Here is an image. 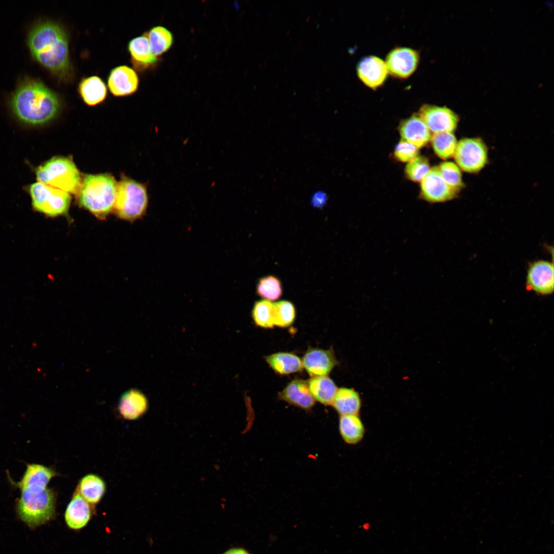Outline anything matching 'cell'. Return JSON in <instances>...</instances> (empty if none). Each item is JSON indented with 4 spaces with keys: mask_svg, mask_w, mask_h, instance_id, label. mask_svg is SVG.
<instances>
[{
    "mask_svg": "<svg viewBox=\"0 0 554 554\" xmlns=\"http://www.w3.org/2000/svg\"><path fill=\"white\" fill-rule=\"evenodd\" d=\"M256 292L264 300L275 301L279 299L282 294L281 283L273 275L263 277L258 283Z\"/></svg>",
    "mask_w": 554,
    "mask_h": 554,
    "instance_id": "1f68e13d",
    "label": "cell"
},
{
    "mask_svg": "<svg viewBox=\"0 0 554 554\" xmlns=\"http://www.w3.org/2000/svg\"><path fill=\"white\" fill-rule=\"evenodd\" d=\"M295 318L293 304L288 301H280L273 303V324L281 328L292 324Z\"/></svg>",
    "mask_w": 554,
    "mask_h": 554,
    "instance_id": "4dcf8cb0",
    "label": "cell"
},
{
    "mask_svg": "<svg viewBox=\"0 0 554 554\" xmlns=\"http://www.w3.org/2000/svg\"><path fill=\"white\" fill-rule=\"evenodd\" d=\"M33 208L49 216H56L67 212L70 202L69 193L45 185L39 182L30 187Z\"/></svg>",
    "mask_w": 554,
    "mask_h": 554,
    "instance_id": "52a82bcc",
    "label": "cell"
},
{
    "mask_svg": "<svg viewBox=\"0 0 554 554\" xmlns=\"http://www.w3.org/2000/svg\"><path fill=\"white\" fill-rule=\"evenodd\" d=\"M526 286L529 290L538 294H551L554 289L553 264L545 260H539L529 264Z\"/></svg>",
    "mask_w": 554,
    "mask_h": 554,
    "instance_id": "8fae6325",
    "label": "cell"
},
{
    "mask_svg": "<svg viewBox=\"0 0 554 554\" xmlns=\"http://www.w3.org/2000/svg\"><path fill=\"white\" fill-rule=\"evenodd\" d=\"M279 399L302 409L310 410L315 404L307 385L303 380L295 379L279 393Z\"/></svg>",
    "mask_w": 554,
    "mask_h": 554,
    "instance_id": "2e32d148",
    "label": "cell"
},
{
    "mask_svg": "<svg viewBox=\"0 0 554 554\" xmlns=\"http://www.w3.org/2000/svg\"><path fill=\"white\" fill-rule=\"evenodd\" d=\"M16 505L18 518L31 529L52 520L55 516L56 493L47 486H29L20 489Z\"/></svg>",
    "mask_w": 554,
    "mask_h": 554,
    "instance_id": "3957f363",
    "label": "cell"
},
{
    "mask_svg": "<svg viewBox=\"0 0 554 554\" xmlns=\"http://www.w3.org/2000/svg\"><path fill=\"white\" fill-rule=\"evenodd\" d=\"M252 317L255 324L264 328H272L273 324V303L262 300L256 301L253 307Z\"/></svg>",
    "mask_w": 554,
    "mask_h": 554,
    "instance_id": "f546056e",
    "label": "cell"
},
{
    "mask_svg": "<svg viewBox=\"0 0 554 554\" xmlns=\"http://www.w3.org/2000/svg\"><path fill=\"white\" fill-rule=\"evenodd\" d=\"M303 368L311 377L326 376L338 365L332 349H308L302 360Z\"/></svg>",
    "mask_w": 554,
    "mask_h": 554,
    "instance_id": "5bb4252c",
    "label": "cell"
},
{
    "mask_svg": "<svg viewBox=\"0 0 554 554\" xmlns=\"http://www.w3.org/2000/svg\"><path fill=\"white\" fill-rule=\"evenodd\" d=\"M223 554H250L248 551L244 549L240 548H235L229 549L226 551Z\"/></svg>",
    "mask_w": 554,
    "mask_h": 554,
    "instance_id": "d590c367",
    "label": "cell"
},
{
    "mask_svg": "<svg viewBox=\"0 0 554 554\" xmlns=\"http://www.w3.org/2000/svg\"><path fill=\"white\" fill-rule=\"evenodd\" d=\"M399 127L402 140L418 149L425 146L431 140V132L418 114L403 120Z\"/></svg>",
    "mask_w": 554,
    "mask_h": 554,
    "instance_id": "ac0fdd59",
    "label": "cell"
},
{
    "mask_svg": "<svg viewBox=\"0 0 554 554\" xmlns=\"http://www.w3.org/2000/svg\"><path fill=\"white\" fill-rule=\"evenodd\" d=\"M27 44L32 57L61 80H68L72 72L68 38L57 23L41 21L29 31Z\"/></svg>",
    "mask_w": 554,
    "mask_h": 554,
    "instance_id": "6da1fadb",
    "label": "cell"
},
{
    "mask_svg": "<svg viewBox=\"0 0 554 554\" xmlns=\"http://www.w3.org/2000/svg\"><path fill=\"white\" fill-rule=\"evenodd\" d=\"M148 400L141 391L128 390L121 397L118 408L120 414L125 420L133 421L141 418L147 410Z\"/></svg>",
    "mask_w": 554,
    "mask_h": 554,
    "instance_id": "d6986e66",
    "label": "cell"
},
{
    "mask_svg": "<svg viewBox=\"0 0 554 554\" xmlns=\"http://www.w3.org/2000/svg\"><path fill=\"white\" fill-rule=\"evenodd\" d=\"M38 182L68 193H76L82 180L75 165L70 158L55 157L36 171Z\"/></svg>",
    "mask_w": 554,
    "mask_h": 554,
    "instance_id": "5b68a950",
    "label": "cell"
},
{
    "mask_svg": "<svg viewBox=\"0 0 554 554\" xmlns=\"http://www.w3.org/2000/svg\"><path fill=\"white\" fill-rule=\"evenodd\" d=\"M267 363L276 373L287 375L301 371L302 360L296 354L285 352L273 353L265 357Z\"/></svg>",
    "mask_w": 554,
    "mask_h": 554,
    "instance_id": "d4e9b609",
    "label": "cell"
},
{
    "mask_svg": "<svg viewBox=\"0 0 554 554\" xmlns=\"http://www.w3.org/2000/svg\"><path fill=\"white\" fill-rule=\"evenodd\" d=\"M145 34L148 40L152 53L156 57L166 52L173 44V35L165 27L155 26Z\"/></svg>",
    "mask_w": 554,
    "mask_h": 554,
    "instance_id": "83f0119b",
    "label": "cell"
},
{
    "mask_svg": "<svg viewBox=\"0 0 554 554\" xmlns=\"http://www.w3.org/2000/svg\"><path fill=\"white\" fill-rule=\"evenodd\" d=\"M439 173L444 181L452 189L459 192L463 187L461 170L452 162L442 163L438 167Z\"/></svg>",
    "mask_w": 554,
    "mask_h": 554,
    "instance_id": "d6a6232c",
    "label": "cell"
},
{
    "mask_svg": "<svg viewBox=\"0 0 554 554\" xmlns=\"http://www.w3.org/2000/svg\"><path fill=\"white\" fill-rule=\"evenodd\" d=\"M420 61L419 52L406 47H397L390 51L386 57L388 73L393 77L406 79L417 69Z\"/></svg>",
    "mask_w": 554,
    "mask_h": 554,
    "instance_id": "30bf717a",
    "label": "cell"
},
{
    "mask_svg": "<svg viewBox=\"0 0 554 554\" xmlns=\"http://www.w3.org/2000/svg\"><path fill=\"white\" fill-rule=\"evenodd\" d=\"M148 203L146 186L122 177L117 185L114 208L118 216L128 221L137 219L145 213Z\"/></svg>",
    "mask_w": 554,
    "mask_h": 554,
    "instance_id": "8992f818",
    "label": "cell"
},
{
    "mask_svg": "<svg viewBox=\"0 0 554 554\" xmlns=\"http://www.w3.org/2000/svg\"><path fill=\"white\" fill-rule=\"evenodd\" d=\"M10 104L21 121L29 124L41 125L56 115L61 102L57 94L43 82L26 78L13 92Z\"/></svg>",
    "mask_w": 554,
    "mask_h": 554,
    "instance_id": "7a4b0ae2",
    "label": "cell"
},
{
    "mask_svg": "<svg viewBox=\"0 0 554 554\" xmlns=\"http://www.w3.org/2000/svg\"><path fill=\"white\" fill-rule=\"evenodd\" d=\"M453 157L456 164L461 170L467 173H477L487 163V147L480 138H464L458 142Z\"/></svg>",
    "mask_w": 554,
    "mask_h": 554,
    "instance_id": "ba28073f",
    "label": "cell"
},
{
    "mask_svg": "<svg viewBox=\"0 0 554 554\" xmlns=\"http://www.w3.org/2000/svg\"><path fill=\"white\" fill-rule=\"evenodd\" d=\"M339 430L344 442L352 445L359 443L363 439L366 432L359 414L340 415Z\"/></svg>",
    "mask_w": 554,
    "mask_h": 554,
    "instance_id": "7402d4cb",
    "label": "cell"
},
{
    "mask_svg": "<svg viewBox=\"0 0 554 554\" xmlns=\"http://www.w3.org/2000/svg\"><path fill=\"white\" fill-rule=\"evenodd\" d=\"M357 73L360 81L372 89L382 86L389 74L385 62L374 55L362 58L357 64Z\"/></svg>",
    "mask_w": 554,
    "mask_h": 554,
    "instance_id": "4fadbf2b",
    "label": "cell"
},
{
    "mask_svg": "<svg viewBox=\"0 0 554 554\" xmlns=\"http://www.w3.org/2000/svg\"><path fill=\"white\" fill-rule=\"evenodd\" d=\"M93 508L94 507L75 491L65 512V520L68 527L73 530L84 527L91 519Z\"/></svg>",
    "mask_w": 554,
    "mask_h": 554,
    "instance_id": "e0dca14e",
    "label": "cell"
},
{
    "mask_svg": "<svg viewBox=\"0 0 554 554\" xmlns=\"http://www.w3.org/2000/svg\"><path fill=\"white\" fill-rule=\"evenodd\" d=\"M421 195L430 203H441L452 200L459 193L442 179L438 167L431 168L421 181Z\"/></svg>",
    "mask_w": 554,
    "mask_h": 554,
    "instance_id": "7c38bea8",
    "label": "cell"
},
{
    "mask_svg": "<svg viewBox=\"0 0 554 554\" xmlns=\"http://www.w3.org/2000/svg\"><path fill=\"white\" fill-rule=\"evenodd\" d=\"M418 115L433 134L453 132L459 122L458 114L446 106L424 104L420 108Z\"/></svg>",
    "mask_w": 554,
    "mask_h": 554,
    "instance_id": "9c48e42d",
    "label": "cell"
},
{
    "mask_svg": "<svg viewBox=\"0 0 554 554\" xmlns=\"http://www.w3.org/2000/svg\"><path fill=\"white\" fill-rule=\"evenodd\" d=\"M117 185L109 174L86 175L77 192L78 202L96 217H105L114 208Z\"/></svg>",
    "mask_w": 554,
    "mask_h": 554,
    "instance_id": "277c9868",
    "label": "cell"
},
{
    "mask_svg": "<svg viewBox=\"0 0 554 554\" xmlns=\"http://www.w3.org/2000/svg\"><path fill=\"white\" fill-rule=\"evenodd\" d=\"M106 490V483L101 477L89 473L80 479L75 491L94 507L101 501Z\"/></svg>",
    "mask_w": 554,
    "mask_h": 554,
    "instance_id": "44dd1931",
    "label": "cell"
},
{
    "mask_svg": "<svg viewBox=\"0 0 554 554\" xmlns=\"http://www.w3.org/2000/svg\"><path fill=\"white\" fill-rule=\"evenodd\" d=\"M128 49L132 63L136 70L146 69L154 65L157 61V57L151 52L148 40L145 34L130 41Z\"/></svg>",
    "mask_w": 554,
    "mask_h": 554,
    "instance_id": "ffe728a7",
    "label": "cell"
},
{
    "mask_svg": "<svg viewBox=\"0 0 554 554\" xmlns=\"http://www.w3.org/2000/svg\"><path fill=\"white\" fill-rule=\"evenodd\" d=\"M369 527H370V524H369L368 523H365L364 524H363V528L365 530L368 529L369 528Z\"/></svg>",
    "mask_w": 554,
    "mask_h": 554,
    "instance_id": "8d00e7d4",
    "label": "cell"
},
{
    "mask_svg": "<svg viewBox=\"0 0 554 554\" xmlns=\"http://www.w3.org/2000/svg\"><path fill=\"white\" fill-rule=\"evenodd\" d=\"M362 399L358 391L353 388H338L331 406L340 415L359 414L362 407Z\"/></svg>",
    "mask_w": 554,
    "mask_h": 554,
    "instance_id": "603a6c76",
    "label": "cell"
},
{
    "mask_svg": "<svg viewBox=\"0 0 554 554\" xmlns=\"http://www.w3.org/2000/svg\"><path fill=\"white\" fill-rule=\"evenodd\" d=\"M419 149L413 144L402 140L396 146L394 155L399 161L409 162L417 157Z\"/></svg>",
    "mask_w": 554,
    "mask_h": 554,
    "instance_id": "e575fe53",
    "label": "cell"
},
{
    "mask_svg": "<svg viewBox=\"0 0 554 554\" xmlns=\"http://www.w3.org/2000/svg\"><path fill=\"white\" fill-rule=\"evenodd\" d=\"M430 141L435 153L439 157L447 160L453 156L458 141L453 132L434 133Z\"/></svg>",
    "mask_w": 554,
    "mask_h": 554,
    "instance_id": "f1b7e54d",
    "label": "cell"
},
{
    "mask_svg": "<svg viewBox=\"0 0 554 554\" xmlns=\"http://www.w3.org/2000/svg\"><path fill=\"white\" fill-rule=\"evenodd\" d=\"M138 77L135 71L127 66H120L111 70L108 86L111 93L124 96L134 93L138 86Z\"/></svg>",
    "mask_w": 554,
    "mask_h": 554,
    "instance_id": "9a60e30c",
    "label": "cell"
},
{
    "mask_svg": "<svg viewBox=\"0 0 554 554\" xmlns=\"http://www.w3.org/2000/svg\"><path fill=\"white\" fill-rule=\"evenodd\" d=\"M56 474L52 468L38 464H27L21 481L15 483L14 485L19 489L29 486L46 487Z\"/></svg>",
    "mask_w": 554,
    "mask_h": 554,
    "instance_id": "484cf974",
    "label": "cell"
},
{
    "mask_svg": "<svg viewBox=\"0 0 554 554\" xmlns=\"http://www.w3.org/2000/svg\"><path fill=\"white\" fill-rule=\"evenodd\" d=\"M78 90L84 102L91 106L103 102L107 92L103 81L96 76L82 79L78 85Z\"/></svg>",
    "mask_w": 554,
    "mask_h": 554,
    "instance_id": "cb8c5ba5",
    "label": "cell"
},
{
    "mask_svg": "<svg viewBox=\"0 0 554 554\" xmlns=\"http://www.w3.org/2000/svg\"><path fill=\"white\" fill-rule=\"evenodd\" d=\"M430 169L427 159L423 156H418L414 160L407 163L405 167L407 177L413 182H421Z\"/></svg>",
    "mask_w": 554,
    "mask_h": 554,
    "instance_id": "836d02e7",
    "label": "cell"
},
{
    "mask_svg": "<svg viewBox=\"0 0 554 554\" xmlns=\"http://www.w3.org/2000/svg\"><path fill=\"white\" fill-rule=\"evenodd\" d=\"M307 382L315 401L326 406L331 405L338 389L331 379L328 375L311 377Z\"/></svg>",
    "mask_w": 554,
    "mask_h": 554,
    "instance_id": "4316f807",
    "label": "cell"
}]
</instances>
